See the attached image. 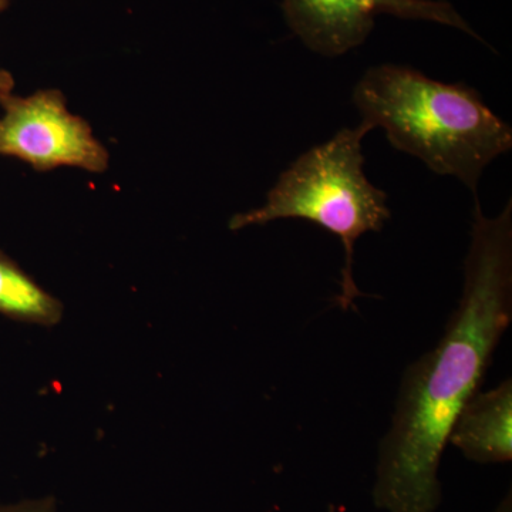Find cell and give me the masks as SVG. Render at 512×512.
Returning <instances> with one entry per match:
<instances>
[{"mask_svg":"<svg viewBox=\"0 0 512 512\" xmlns=\"http://www.w3.org/2000/svg\"><path fill=\"white\" fill-rule=\"evenodd\" d=\"M0 107V156L18 158L42 173L76 167L101 174L109 168V151L86 120L67 110L60 90L10 94Z\"/></svg>","mask_w":512,"mask_h":512,"instance_id":"cell-4","label":"cell"},{"mask_svg":"<svg viewBox=\"0 0 512 512\" xmlns=\"http://www.w3.org/2000/svg\"><path fill=\"white\" fill-rule=\"evenodd\" d=\"M13 87H15V79L12 74L0 67V103L13 94Z\"/></svg>","mask_w":512,"mask_h":512,"instance_id":"cell-9","label":"cell"},{"mask_svg":"<svg viewBox=\"0 0 512 512\" xmlns=\"http://www.w3.org/2000/svg\"><path fill=\"white\" fill-rule=\"evenodd\" d=\"M468 460L508 463L512 458V380L477 392L458 414L448 436Z\"/></svg>","mask_w":512,"mask_h":512,"instance_id":"cell-6","label":"cell"},{"mask_svg":"<svg viewBox=\"0 0 512 512\" xmlns=\"http://www.w3.org/2000/svg\"><path fill=\"white\" fill-rule=\"evenodd\" d=\"M282 9L303 45L325 57L342 56L363 45L382 13L440 23L483 40L443 0H284Z\"/></svg>","mask_w":512,"mask_h":512,"instance_id":"cell-5","label":"cell"},{"mask_svg":"<svg viewBox=\"0 0 512 512\" xmlns=\"http://www.w3.org/2000/svg\"><path fill=\"white\" fill-rule=\"evenodd\" d=\"M370 131L363 123L345 127L326 143L312 147L279 175L262 207L234 215L228 224L231 231H239L298 218L336 235L345 251L338 298L345 311L360 296L352 271L356 241L367 232L382 231L392 217L386 192L370 183L363 170L362 141Z\"/></svg>","mask_w":512,"mask_h":512,"instance_id":"cell-3","label":"cell"},{"mask_svg":"<svg viewBox=\"0 0 512 512\" xmlns=\"http://www.w3.org/2000/svg\"><path fill=\"white\" fill-rule=\"evenodd\" d=\"M9 0H0V13L3 12L6 8H8Z\"/></svg>","mask_w":512,"mask_h":512,"instance_id":"cell-10","label":"cell"},{"mask_svg":"<svg viewBox=\"0 0 512 512\" xmlns=\"http://www.w3.org/2000/svg\"><path fill=\"white\" fill-rule=\"evenodd\" d=\"M512 320V204L487 217L476 198L464 288L436 348L406 370L380 444L373 501L387 512H436L439 468L458 414L483 383Z\"/></svg>","mask_w":512,"mask_h":512,"instance_id":"cell-1","label":"cell"},{"mask_svg":"<svg viewBox=\"0 0 512 512\" xmlns=\"http://www.w3.org/2000/svg\"><path fill=\"white\" fill-rule=\"evenodd\" d=\"M370 130L433 173L453 175L476 194L487 165L512 148V128L473 87L441 83L397 64L370 67L353 89Z\"/></svg>","mask_w":512,"mask_h":512,"instance_id":"cell-2","label":"cell"},{"mask_svg":"<svg viewBox=\"0 0 512 512\" xmlns=\"http://www.w3.org/2000/svg\"><path fill=\"white\" fill-rule=\"evenodd\" d=\"M0 315L50 328L62 322L64 308L59 299L0 251Z\"/></svg>","mask_w":512,"mask_h":512,"instance_id":"cell-7","label":"cell"},{"mask_svg":"<svg viewBox=\"0 0 512 512\" xmlns=\"http://www.w3.org/2000/svg\"><path fill=\"white\" fill-rule=\"evenodd\" d=\"M0 512H59L55 498L42 497L0 504Z\"/></svg>","mask_w":512,"mask_h":512,"instance_id":"cell-8","label":"cell"}]
</instances>
